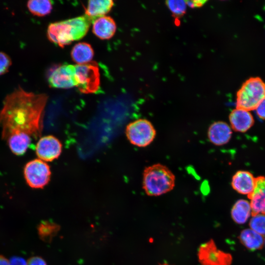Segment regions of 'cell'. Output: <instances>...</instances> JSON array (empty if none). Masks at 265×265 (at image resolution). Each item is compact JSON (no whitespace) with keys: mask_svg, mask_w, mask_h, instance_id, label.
<instances>
[{"mask_svg":"<svg viewBox=\"0 0 265 265\" xmlns=\"http://www.w3.org/2000/svg\"><path fill=\"white\" fill-rule=\"evenodd\" d=\"M48 96L18 87L5 98L0 111L2 138L11 152L23 155L43 130L44 109Z\"/></svg>","mask_w":265,"mask_h":265,"instance_id":"1","label":"cell"},{"mask_svg":"<svg viewBox=\"0 0 265 265\" xmlns=\"http://www.w3.org/2000/svg\"><path fill=\"white\" fill-rule=\"evenodd\" d=\"M142 184L143 188L148 195L159 196L173 189L175 176L167 166L157 163L145 168Z\"/></svg>","mask_w":265,"mask_h":265,"instance_id":"2","label":"cell"},{"mask_svg":"<svg viewBox=\"0 0 265 265\" xmlns=\"http://www.w3.org/2000/svg\"><path fill=\"white\" fill-rule=\"evenodd\" d=\"M265 99V82L259 77L247 80L237 93L236 108L254 110Z\"/></svg>","mask_w":265,"mask_h":265,"instance_id":"3","label":"cell"},{"mask_svg":"<svg viewBox=\"0 0 265 265\" xmlns=\"http://www.w3.org/2000/svg\"><path fill=\"white\" fill-rule=\"evenodd\" d=\"M76 86L84 94L94 93L100 85V75L97 64L95 62L75 65Z\"/></svg>","mask_w":265,"mask_h":265,"instance_id":"4","label":"cell"},{"mask_svg":"<svg viewBox=\"0 0 265 265\" xmlns=\"http://www.w3.org/2000/svg\"><path fill=\"white\" fill-rule=\"evenodd\" d=\"M126 135L132 145L145 147L153 141L156 135V131L149 121L145 119H139L127 126Z\"/></svg>","mask_w":265,"mask_h":265,"instance_id":"5","label":"cell"},{"mask_svg":"<svg viewBox=\"0 0 265 265\" xmlns=\"http://www.w3.org/2000/svg\"><path fill=\"white\" fill-rule=\"evenodd\" d=\"M24 174L29 186L42 188L49 182L51 172L49 165L38 159L30 160L26 164Z\"/></svg>","mask_w":265,"mask_h":265,"instance_id":"6","label":"cell"},{"mask_svg":"<svg viewBox=\"0 0 265 265\" xmlns=\"http://www.w3.org/2000/svg\"><path fill=\"white\" fill-rule=\"evenodd\" d=\"M197 256L201 265H231L233 261L232 255L218 249L212 239L200 246Z\"/></svg>","mask_w":265,"mask_h":265,"instance_id":"7","label":"cell"},{"mask_svg":"<svg viewBox=\"0 0 265 265\" xmlns=\"http://www.w3.org/2000/svg\"><path fill=\"white\" fill-rule=\"evenodd\" d=\"M48 80L53 88L67 89L76 86L75 65L65 64L55 67L50 73Z\"/></svg>","mask_w":265,"mask_h":265,"instance_id":"8","label":"cell"},{"mask_svg":"<svg viewBox=\"0 0 265 265\" xmlns=\"http://www.w3.org/2000/svg\"><path fill=\"white\" fill-rule=\"evenodd\" d=\"M35 149L39 159L44 161H52L60 155L62 145L56 137L49 135L39 139Z\"/></svg>","mask_w":265,"mask_h":265,"instance_id":"9","label":"cell"},{"mask_svg":"<svg viewBox=\"0 0 265 265\" xmlns=\"http://www.w3.org/2000/svg\"><path fill=\"white\" fill-rule=\"evenodd\" d=\"M47 37L52 42L60 47L73 41L71 26L67 20L50 24L47 29Z\"/></svg>","mask_w":265,"mask_h":265,"instance_id":"10","label":"cell"},{"mask_svg":"<svg viewBox=\"0 0 265 265\" xmlns=\"http://www.w3.org/2000/svg\"><path fill=\"white\" fill-rule=\"evenodd\" d=\"M250 200L251 215L258 214L265 215V177L256 178L253 190L248 195Z\"/></svg>","mask_w":265,"mask_h":265,"instance_id":"11","label":"cell"},{"mask_svg":"<svg viewBox=\"0 0 265 265\" xmlns=\"http://www.w3.org/2000/svg\"><path fill=\"white\" fill-rule=\"evenodd\" d=\"M232 130L227 123L222 121L213 123L209 127L208 136L213 144L221 146L227 143L232 136Z\"/></svg>","mask_w":265,"mask_h":265,"instance_id":"12","label":"cell"},{"mask_svg":"<svg viewBox=\"0 0 265 265\" xmlns=\"http://www.w3.org/2000/svg\"><path fill=\"white\" fill-rule=\"evenodd\" d=\"M229 117L231 128L238 132H246L254 123L253 117L250 112L242 109H234Z\"/></svg>","mask_w":265,"mask_h":265,"instance_id":"13","label":"cell"},{"mask_svg":"<svg viewBox=\"0 0 265 265\" xmlns=\"http://www.w3.org/2000/svg\"><path fill=\"white\" fill-rule=\"evenodd\" d=\"M255 181L256 178L250 172L239 170L233 176L231 185L237 192L248 195L253 190Z\"/></svg>","mask_w":265,"mask_h":265,"instance_id":"14","label":"cell"},{"mask_svg":"<svg viewBox=\"0 0 265 265\" xmlns=\"http://www.w3.org/2000/svg\"><path fill=\"white\" fill-rule=\"evenodd\" d=\"M116 25L114 20L109 16H103L94 21L92 31L99 38L109 39L115 34Z\"/></svg>","mask_w":265,"mask_h":265,"instance_id":"15","label":"cell"},{"mask_svg":"<svg viewBox=\"0 0 265 265\" xmlns=\"http://www.w3.org/2000/svg\"><path fill=\"white\" fill-rule=\"evenodd\" d=\"M113 5L111 0H89L85 8V15L93 22L96 19L105 16Z\"/></svg>","mask_w":265,"mask_h":265,"instance_id":"16","label":"cell"},{"mask_svg":"<svg viewBox=\"0 0 265 265\" xmlns=\"http://www.w3.org/2000/svg\"><path fill=\"white\" fill-rule=\"evenodd\" d=\"M238 238L244 246L252 251L261 249L265 245V237L250 228L243 230Z\"/></svg>","mask_w":265,"mask_h":265,"instance_id":"17","label":"cell"},{"mask_svg":"<svg viewBox=\"0 0 265 265\" xmlns=\"http://www.w3.org/2000/svg\"><path fill=\"white\" fill-rule=\"evenodd\" d=\"M71 26L73 41L82 38L88 32L92 21L85 15L67 20Z\"/></svg>","mask_w":265,"mask_h":265,"instance_id":"18","label":"cell"},{"mask_svg":"<svg viewBox=\"0 0 265 265\" xmlns=\"http://www.w3.org/2000/svg\"><path fill=\"white\" fill-rule=\"evenodd\" d=\"M71 56L73 60L78 65L85 64L91 61L94 56V51L89 44L80 42L73 47Z\"/></svg>","mask_w":265,"mask_h":265,"instance_id":"19","label":"cell"},{"mask_svg":"<svg viewBox=\"0 0 265 265\" xmlns=\"http://www.w3.org/2000/svg\"><path fill=\"white\" fill-rule=\"evenodd\" d=\"M231 216L237 224H244L251 214L250 203L246 200H238L231 210Z\"/></svg>","mask_w":265,"mask_h":265,"instance_id":"20","label":"cell"},{"mask_svg":"<svg viewBox=\"0 0 265 265\" xmlns=\"http://www.w3.org/2000/svg\"><path fill=\"white\" fill-rule=\"evenodd\" d=\"M27 6L33 15L44 16L51 13L53 3L49 0H30L28 1Z\"/></svg>","mask_w":265,"mask_h":265,"instance_id":"21","label":"cell"},{"mask_svg":"<svg viewBox=\"0 0 265 265\" xmlns=\"http://www.w3.org/2000/svg\"><path fill=\"white\" fill-rule=\"evenodd\" d=\"M37 229L40 238L44 240L48 241L53 236L57 227L54 224L48 221H43L39 225Z\"/></svg>","mask_w":265,"mask_h":265,"instance_id":"22","label":"cell"},{"mask_svg":"<svg viewBox=\"0 0 265 265\" xmlns=\"http://www.w3.org/2000/svg\"><path fill=\"white\" fill-rule=\"evenodd\" d=\"M249 225L251 229L264 236L265 235V215L258 214L252 216Z\"/></svg>","mask_w":265,"mask_h":265,"instance_id":"23","label":"cell"},{"mask_svg":"<svg viewBox=\"0 0 265 265\" xmlns=\"http://www.w3.org/2000/svg\"><path fill=\"white\" fill-rule=\"evenodd\" d=\"M166 4L174 16L181 17L183 16L186 8V3L184 0H167Z\"/></svg>","mask_w":265,"mask_h":265,"instance_id":"24","label":"cell"},{"mask_svg":"<svg viewBox=\"0 0 265 265\" xmlns=\"http://www.w3.org/2000/svg\"><path fill=\"white\" fill-rule=\"evenodd\" d=\"M11 63L10 57L5 53L0 52V76L8 71Z\"/></svg>","mask_w":265,"mask_h":265,"instance_id":"25","label":"cell"},{"mask_svg":"<svg viewBox=\"0 0 265 265\" xmlns=\"http://www.w3.org/2000/svg\"><path fill=\"white\" fill-rule=\"evenodd\" d=\"M26 265H47L45 260L39 256L30 257L26 261Z\"/></svg>","mask_w":265,"mask_h":265,"instance_id":"26","label":"cell"},{"mask_svg":"<svg viewBox=\"0 0 265 265\" xmlns=\"http://www.w3.org/2000/svg\"><path fill=\"white\" fill-rule=\"evenodd\" d=\"M255 110L259 117L265 120V99L260 103Z\"/></svg>","mask_w":265,"mask_h":265,"instance_id":"27","label":"cell"},{"mask_svg":"<svg viewBox=\"0 0 265 265\" xmlns=\"http://www.w3.org/2000/svg\"><path fill=\"white\" fill-rule=\"evenodd\" d=\"M9 265H26V261L22 257L14 256L9 260Z\"/></svg>","mask_w":265,"mask_h":265,"instance_id":"28","label":"cell"},{"mask_svg":"<svg viewBox=\"0 0 265 265\" xmlns=\"http://www.w3.org/2000/svg\"><path fill=\"white\" fill-rule=\"evenodd\" d=\"M186 5H188L190 7H200L202 6L207 0H189L186 1Z\"/></svg>","mask_w":265,"mask_h":265,"instance_id":"29","label":"cell"},{"mask_svg":"<svg viewBox=\"0 0 265 265\" xmlns=\"http://www.w3.org/2000/svg\"><path fill=\"white\" fill-rule=\"evenodd\" d=\"M0 265H9V260L0 255Z\"/></svg>","mask_w":265,"mask_h":265,"instance_id":"30","label":"cell"},{"mask_svg":"<svg viewBox=\"0 0 265 265\" xmlns=\"http://www.w3.org/2000/svg\"><path fill=\"white\" fill-rule=\"evenodd\" d=\"M168 265L167 264H163V265Z\"/></svg>","mask_w":265,"mask_h":265,"instance_id":"31","label":"cell"},{"mask_svg":"<svg viewBox=\"0 0 265 265\" xmlns=\"http://www.w3.org/2000/svg\"></svg>","mask_w":265,"mask_h":265,"instance_id":"32","label":"cell"}]
</instances>
